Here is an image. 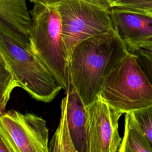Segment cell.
Here are the masks:
<instances>
[{
    "label": "cell",
    "mask_w": 152,
    "mask_h": 152,
    "mask_svg": "<svg viewBox=\"0 0 152 152\" xmlns=\"http://www.w3.org/2000/svg\"><path fill=\"white\" fill-rule=\"evenodd\" d=\"M129 52L126 43L113 28L74 48L68 61L69 84L86 107L95 100L106 78Z\"/></svg>",
    "instance_id": "6da1fadb"
},
{
    "label": "cell",
    "mask_w": 152,
    "mask_h": 152,
    "mask_svg": "<svg viewBox=\"0 0 152 152\" xmlns=\"http://www.w3.org/2000/svg\"><path fill=\"white\" fill-rule=\"evenodd\" d=\"M30 15V51L51 71L66 93L69 85L68 62L58 10L50 0H40L33 3Z\"/></svg>",
    "instance_id": "7a4b0ae2"
},
{
    "label": "cell",
    "mask_w": 152,
    "mask_h": 152,
    "mask_svg": "<svg viewBox=\"0 0 152 152\" xmlns=\"http://www.w3.org/2000/svg\"><path fill=\"white\" fill-rule=\"evenodd\" d=\"M99 94L124 113L152 105V81L137 55L129 52L106 78Z\"/></svg>",
    "instance_id": "3957f363"
},
{
    "label": "cell",
    "mask_w": 152,
    "mask_h": 152,
    "mask_svg": "<svg viewBox=\"0 0 152 152\" xmlns=\"http://www.w3.org/2000/svg\"><path fill=\"white\" fill-rule=\"evenodd\" d=\"M59 13L68 60L81 42L113 28L110 8L91 0H50Z\"/></svg>",
    "instance_id": "277c9868"
},
{
    "label": "cell",
    "mask_w": 152,
    "mask_h": 152,
    "mask_svg": "<svg viewBox=\"0 0 152 152\" xmlns=\"http://www.w3.org/2000/svg\"><path fill=\"white\" fill-rule=\"evenodd\" d=\"M1 49L18 86L33 99L52 102L62 89L51 71L28 50L0 36Z\"/></svg>",
    "instance_id": "5b68a950"
},
{
    "label": "cell",
    "mask_w": 152,
    "mask_h": 152,
    "mask_svg": "<svg viewBox=\"0 0 152 152\" xmlns=\"http://www.w3.org/2000/svg\"><path fill=\"white\" fill-rule=\"evenodd\" d=\"M0 134L11 152H49L46 122L35 114L5 111L0 115Z\"/></svg>",
    "instance_id": "8992f818"
},
{
    "label": "cell",
    "mask_w": 152,
    "mask_h": 152,
    "mask_svg": "<svg viewBox=\"0 0 152 152\" xmlns=\"http://www.w3.org/2000/svg\"><path fill=\"white\" fill-rule=\"evenodd\" d=\"M87 112V152H116L122 138L119 120L124 113L111 106L100 94Z\"/></svg>",
    "instance_id": "52a82bcc"
},
{
    "label": "cell",
    "mask_w": 152,
    "mask_h": 152,
    "mask_svg": "<svg viewBox=\"0 0 152 152\" xmlns=\"http://www.w3.org/2000/svg\"><path fill=\"white\" fill-rule=\"evenodd\" d=\"M113 28L126 43L129 52L152 40V15L145 12L116 7L110 8Z\"/></svg>",
    "instance_id": "ba28073f"
},
{
    "label": "cell",
    "mask_w": 152,
    "mask_h": 152,
    "mask_svg": "<svg viewBox=\"0 0 152 152\" xmlns=\"http://www.w3.org/2000/svg\"><path fill=\"white\" fill-rule=\"evenodd\" d=\"M66 96V118L76 152H87V112L75 88L69 84Z\"/></svg>",
    "instance_id": "9c48e42d"
},
{
    "label": "cell",
    "mask_w": 152,
    "mask_h": 152,
    "mask_svg": "<svg viewBox=\"0 0 152 152\" xmlns=\"http://www.w3.org/2000/svg\"><path fill=\"white\" fill-rule=\"evenodd\" d=\"M118 152H152L133 112L125 113L124 134Z\"/></svg>",
    "instance_id": "30bf717a"
},
{
    "label": "cell",
    "mask_w": 152,
    "mask_h": 152,
    "mask_svg": "<svg viewBox=\"0 0 152 152\" xmlns=\"http://www.w3.org/2000/svg\"><path fill=\"white\" fill-rule=\"evenodd\" d=\"M76 152L70 135L66 118V96L61 103L59 125L49 143V152Z\"/></svg>",
    "instance_id": "8fae6325"
},
{
    "label": "cell",
    "mask_w": 152,
    "mask_h": 152,
    "mask_svg": "<svg viewBox=\"0 0 152 152\" xmlns=\"http://www.w3.org/2000/svg\"><path fill=\"white\" fill-rule=\"evenodd\" d=\"M26 0H0V33L13 26L21 17Z\"/></svg>",
    "instance_id": "7c38bea8"
},
{
    "label": "cell",
    "mask_w": 152,
    "mask_h": 152,
    "mask_svg": "<svg viewBox=\"0 0 152 152\" xmlns=\"http://www.w3.org/2000/svg\"><path fill=\"white\" fill-rule=\"evenodd\" d=\"M16 87H19L0 46V103L4 106Z\"/></svg>",
    "instance_id": "4fadbf2b"
},
{
    "label": "cell",
    "mask_w": 152,
    "mask_h": 152,
    "mask_svg": "<svg viewBox=\"0 0 152 152\" xmlns=\"http://www.w3.org/2000/svg\"><path fill=\"white\" fill-rule=\"evenodd\" d=\"M147 140L152 148V105L133 112Z\"/></svg>",
    "instance_id": "5bb4252c"
},
{
    "label": "cell",
    "mask_w": 152,
    "mask_h": 152,
    "mask_svg": "<svg viewBox=\"0 0 152 152\" xmlns=\"http://www.w3.org/2000/svg\"><path fill=\"white\" fill-rule=\"evenodd\" d=\"M109 7L144 12L152 9V0H111Z\"/></svg>",
    "instance_id": "9a60e30c"
},
{
    "label": "cell",
    "mask_w": 152,
    "mask_h": 152,
    "mask_svg": "<svg viewBox=\"0 0 152 152\" xmlns=\"http://www.w3.org/2000/svg\"><path fill=\"white\" fill-rule=\"evenodd\" d=\"M133 53L137 55L138 61L141 66L152 81V56L143 52L140 49H137Z\"/></svg>",
    "instance_id": "2e32d148"
},
{
    "label": "cell",
    "mask_w": 152,
    "mask_h": 152,
    "mask_svg": "<svg viewBox=\"0 0 152 152\" xmlns=\"http://www.w3.org/2000/svg\"><path fill=\"white\" fill-rule=\"evenodd\" d=\"M143 52L152 56V40H148L143 42L139 49Z\"/></svg>",
    "instance_id": "e0dca14e"
},
{
    "label": "cell",
    "mask_w": 152,
    "mask_h": 152,
    "mask_svg": "<svg viewBox=\"0 0 152 152\" xmlns=\"http://www.w3.org/2000/svg\"><path fill=\"white\" fill-rule=\"evenodd\" d=\"M0 151L2 152H11L10 150L2 138L1 134H0Z\"/></svg>",
    "instance_id": "ac0fdd59"
},
{
    "label": "cell",
    "mask_w": 152,
    "mask_h": 152,
    "mask_svg": "<svg viewBox=\"0 0 152 152\" xmlns=\"http://www.w3.org/2000/svg\"><path fill=\"white\" fill-rule=\"evenodd\" d=\"M91 1H93L95 2H97L106 8H109V2L111 0H91Z\"/></svg>",
    "instance_id": "d6986e66"
},
{
    "label": "cell",
    "mask_w": 152,
    "mask_h": 152,
    "mask_svg": "<svg viewBox=\"0 0 152 152\" xmlns=\"http://www.w3.org/2000/svg\"><path fill=\"white\" fill-rule=\"evenodd\" d=\"M5 107L6 106L3 105L0 103V115H2L3 113L5 112Z\"/></svg>",
    "instance_id": "ffe728a7"
},
{
    "label": "cell",
    "mask_w": 152,
    "mask_h": 152,
    "mask_svg": "<svg viewBox=\"0 0 152 152\" xmlns=\"http://www.w3.org/2000/svg\"><path fill=\"white\" fill-rule=\"evenodd\" d=\"M145 12V13H147V14H148L152 15V9H151V10H148V11H145V12Z\"/></svg>",
    "instance_id": "44dd1931"
},
{
    "label": "cell",
    "mask_w": 152,
    "mask_h": 152,
    "mask_svg": "<svg viewBox=\"0 0 152 152\" xmlns=\"http://www.w3.org/2000/svg\"><path fill=\"white\" fill-rule=\"evenodd\" d=\"M30 2H32V3H34V2H36V1H40V0H28Z\"/></svg>",
    "instance_id": "7402d4cb"
}]
</instances>
